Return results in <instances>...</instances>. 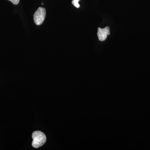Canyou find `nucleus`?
Masks as SVG:
<instances>
[{
    "instance_id": "obj_3",
    "label": "nucleus",
    "mask_w": 150,
    "mask_h": 150,
    "mask_svg": "<svg viewBox=\"0 0 150 150\" xmlns=\"http://www.w3.org/2000/svg\"><path fill=\"white\" fill-rule=\"evenodd\" d=\"M110 34V28L108 26L103 29L100 28L98 29L97 35L100 41H104L107 38L108 35Z\"/></svg>"
},
{
    "instance_id": "obj_1",
    "label": "nucleus",
    "mask_w": 150,
    "mask_h": 150,
    "mask_svg": "<svg viewBox=\"0 0 150 150\" xmlns=\"http://www.w3.org/2000/svg\"><path fill=\"white\" fill-rule=\"evenodd\" d=\"M32 145L33 147L38 148L42 146L46 143V137L43 132L40 131H35L32 134Z\"/></svg>"
},
{
    "instance_id": "obj_4",
    "label": "nucleus",
    "mask_w": 150,
    "mask_h": 150,
    "mask_svg": "<svg viewBox=\"0 0 150 150\" xmlns=\"http://www.w3.org/2000/svg\"><path fill=\"white\" fill-rule=\"evenodd\" d=\"M80 0H73L72 1V4L74 6H75L77 8H79L80 7V5L79 4V2Z\"/></svg>"
},
{
    "instance_id": "obj_5",
    "label": "nucleus",
    "mask_w": 150,
    "mask_h": 150,
    "mask_svg": "<svg viewBox=\"0 0 150 150\" xmlns=\"http://www.w3.org/2000/svg\"><path fill=\"white\" fill-rule=\"evenodd\" d=\"M8 1L11 2L14 5L18 4L20 1V0H8Z\"/></svg>"
},
{
    "instance_id": "obj_2",
    "label": "nucleus",
    "mask_w": 150,
    "mask_h": 150,
    "mask_svg": "<svg viewBox=\"0 0 150 150\" xmlns=\"http://www.w3.org/2000/svg\"><path fill=\"white\" fill-rule=\"evenodd\" d=\"M46 16V9L42 7L38 8L33 16L35 24L38 25L42 24L45 20Z\"/></svg>"
}]
</instances>
